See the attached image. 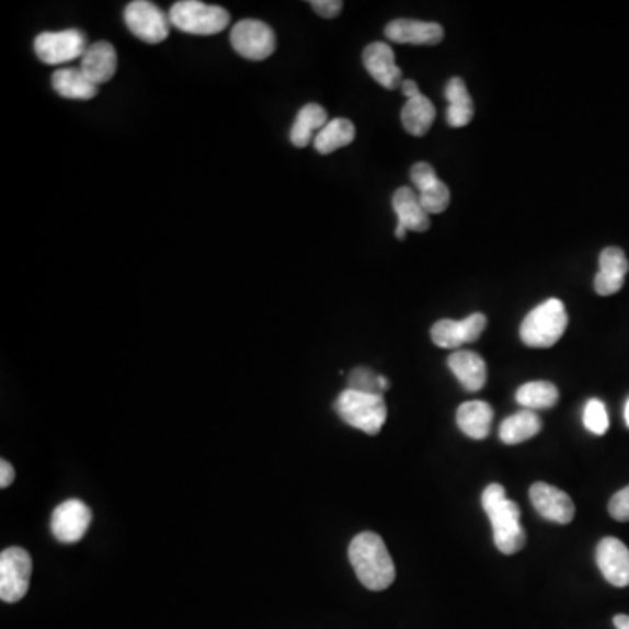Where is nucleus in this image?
I'll list each match as a JSON object with an SVG mask.
<instances>
[{"instance_id": "1", "label": "nucleus", "mask_w": 629, "mask_h": 629, "mask_svg": "<svg viewBox=\"0 0 629 629\" xmlns=\"http://www.w3.org/2000/svg\"><path fill=\"white\" fill-rule=\"evenodd\" d=\"M348 558L355 575L367 590L384 591L396 581V565L378 534H358L350 544Z\"/></svg>"}, {"instance_id": "2", "label": "nucleus", "mask_w": 629, "mask_h": 629, "mask_svg": "<svg viewBox=\"0 0 629 629\" xmlns=\"http://www.w3.org/2000/svg\"><path fill=\"white\" fill-rule=\"evenodd\" d=\"M484 513L490 517L493 540L502 554L522 551L526 544V534L522 526V511L516 502L508 501L502 484H490L483 492Z\"/></svg>"}, {"instance_id": "3", "label": "nucleus", "mask_w": 629, "mask_h": 629, "mask_svg": "<svg viewBox=\"0 0 629 629\" xmlns=\"http://www.w3.org/2000/svg\"><path fill=\"white\" fill-rule=\"evenodd\" d=\"M569 325L567 308L560 299L552 298L534 308L523 320L519 336L531 348H551L565 334Z\"/></svg>"}, {"instance_id": "4", "label": "nucleus", "mask_w": 629, "mask_h": 629, "mask_svg": "<svg viewBox=\"0 0 629 629\" xmlns=\"http://www.w3.org/2000/svg\"><path fill=\"white\" fill-rule=\"evenodd\" d=\"M338 414L350 427L366 432L367 436H376L387 422V404L384 396L357 392L346 388L338 397Z\"/></svg>"}, {"instance_id": "5", "label": "nucleus", "mask_w": 629, "mask_h": 629, "mask_svg": "<svg viewBox=\"0 0 629 629\" xmlns=\"http://www.w3.org/2000/svg\"><path fill=\"white\" fill-rule=\"evenodd\" d=\"M170 23L191 35H216L229 26V13L219 5H208L198 0H181L170 9Z\"/></svg>"}, {"instance_id": "6", "label": "nucleus", "mask_w": 629, "mask_h": 629, "mask_svg": "<svg viewBox=\"0 0 629 629\" xmlns=\"http://www.w3.org/2000/svg\"><path fill=\"white\" fill-rule=\"evenodd\" d=\"M32 558L25 549L8 548L0 554V598L16 604L31 587Z\"/></svg>"}, {"instance_id": "7", "label": "nucleus", "mask_w": 629, "mask_h": 629, "mask_svg": "<svg viewBox=\"0 0 629 629\" xmlns=\"http://www.w3.org/2000/svg\"><path fill=\"white\" fill-rule=\"evenodd\" d=\"M35 55L43 64L60 65L82 58L87 53V37L76 28L43 32L34 41Z\"/></svg>"}, {"instance_id": "8", "label": "nucleus", "mask_w": 629, "mask_h": 629, "mask_svg": "<svg viewBox=\"0 0 629 629\" xmlns=\"http://www.w3.org/2000/svg\"><path fill=\"white\" fill-rule=\"evenodd\" d=\"M229 41L240 57L252 61L266 60L272 57L276 48V37L272 26L259 20L238 22L229 35Z\"/></svg>"}, {"instance_id": "9", "label": "nucleus", "mask_w": 629, "mask_h": 629, "mask_svg": "<svg viewBox=\"0 0 629 629\" xmlns=\"http://www.w3.org/2000/svg\"><path fill=\"white\" fill-rule=\"evenodd\" d=\"M125 23L135 37L147 44L163 43L170 34V18L147 0H135L126 5Z\"/></svg>"}, {"instance_id": "10", "label": "nucleus", "mask_w": 629, "mask_h": 629, "mask_svg": "<svg viewBox=\"0 0 629 629\" xmlns=\"http://www.w3.org/2000/svg\"><path fill=\"white\" fill-rule=\"evenodd\" d=\"M91 522V508L79 499H70L53 511L52 531L58 542L76 544L87 535Z\"/></svg>"}, {"instance_id": "11", "label": "nucleus", "mask_w": 629, "mask_h": 629, "mask_svg": "<svg viewBox=\"0 0 629 629\" xmlns=\"http://www.w3.org/2000/svg\"><path fill=\"white\" fill-rule=\"evenodd\" d=\"M487 328L483 313H472L464 320L444 319L434 323L431 336L439 348H460L466 343H474Z\"/></svg>"}, {"instance_id": "12", "label": "nucleus", "mask_w": 629, "mask_h": 629, "mask_svg": "<svg viewBox=\"0 0 629 629\" xmlns=\"http://www.w3.org/2000/svg\"><path fill=\"white\" fill-rule=\"evenodd\" d=\"M530 501L535 511L558 525H569L575 516V505L569 493L548 483H535L530 488Z\"/></svg>"}, {"instance_id": "13", "label": "nucleus", "mask_w": 629, "mask_h": 629, "mask_svg": "<svg viewBox=\"0 0 629 629\" xmlns=\"http://www.w3.org/2000/svg\"><path fill=\"white\" fill-rule=\"evenodd\" d=\"M411 181L419 190L420 203L428 216L441 214L449 207L451 194H449L448 186L439 181L436 170L432 169L431 164L423 163V161L414 164L411 169Z\"/></svg>"}, {"instance_id": "14", "label": "nucleus", "mask_w": 629, "mask_h": 629, "mask_svg": "<svg viewBox=\"0 0 629 629\" xmlns=\"http://www.w3.org/2000/svg\"><path fill=\"white\" fill-rule=\"evenodd\" d=\"M596 563L613 586H629V549L616 537H605L596 548Z\"/></svg>"}, {"instance_id": "15", "label": "nucleus", "mask_w": 629, "mask_h": 629, "mask_svg": "<svg viewBox=\"0 0 629 629\" xmlns=\"http://www.w3.org/2000/svg\"><path fill=\"white\" fill-rule=\"evenodd\" d=\"M364 67L378 84L387 90L402 87V70L397 67L392 48L385 43H373L364 49Z\"/></svg>"}, {"instance_id": "16", "label": "nucleus", "mask_w": 629, "mask_h": 629, "mask_svg": "<svg viewBox=\"0 0 629 629\" xmlns=\"http://www.w3.org/2000/svg\"><path fill=\"white\" fill-rule=\"evenodd\" d=\"M385 35L393 43L436 46L444 39V28L439 23L401 18L388 23Z\"/></svg>"}, {"instance_id": "17", "label": "nucleus", "mask_w": 629, "mask_h": 629, "mask_svg": "<svg viewBox=\"0 0 629 629\" xmlns=\"http://www.w3.org/2000/svg\"><path fill=\"white\" fill-rule=\"evenodd\" d=\"M629 272L628 258L617 247H608L599 254V272L595 276V290L599 296H613L625 285Z\"/></svg>"}, {"instance_id": "18", "label": "nucleus", "mask_w": 629, "mask_h": 629, "mask_svg": "<svg viewBox=\"0 0 629 629\" xmlns=\"http://www.w3.org/2000/svg\"><path fill=\"white\" fill-rule=\"evenodd\" d=\"M79 69L96 87L111 81L117 70V55L113 44L107 43V41H99V43L88 46L87 53L82 55Z\"/></svg>"}, {"instance_id": "19", "label": "nucleus", "mask_w": 629, "mask_h": 629, "mask_svg": "<svg viewBox=\"0 0 629 629\" xmlns=\"http://www.w3.org/2000/svg\"><path fill=\"white\" fill-rule=\"evenodd\" d=\"M448 366L467 392H479L487 384V363L481 355L469 350H457L449 355Z\"/></svg>"}, {"instance_id": "20", "label": "nucleus", "mask_w": 629, "mask_h": 629, "mask_svg": "<svg viewBox=\"0 0 629 629\" xmlns=\"http://www.w3.org/2000/svg\"><path fill=\"white\" fill-rule=\"evenodd\" d=\"M393 211L397 216V226L423 233L431 228V219L420 203L419 194L411 187H399L392 198Z\"/></svg>"}, {"instance_id": "21", "label": "nucleus", "mask_w": 629, "mask_h": 629, "mask_svg": "<svg viewBox=\"0 0 629 629\" xmlns=\"http://www.w3.org/2000/svg\"><path fill=\"white\" fill-rule=\"evenodd\" d=\"M493 422V408L484 401H470L461 404L457 411L460 431L470 439L481 441L488 437Z\"/></svg>"}, {"instance_id": "22", "label": "nucleus", "mask_w": 629, "mask_h": 629, "mask_svg": "<svg viewBox=\"0 0 629 629\" xmlns=\"http://www.w3.org/2000/svg\"><path fill=\"white\" fill-rule=\"evenodd\" d=\"M328 123L325 108L320 107L319 104L305 105L296 116L293 128H290V142L299 149L307 147L308 144L313 142L320 129Z\"/></svg>"}, {"instance_id": "23", "label": "nucleus", "mask_w": 629, "mask_h": 629, "mask_svg": "<svg viewBox=\"0 0 629 629\" xmlns=\"http://www.w3.org/2000/svg\"><path fill=\"white\" fill-rule=\"evenodd\" d=\"M53 88L58 95L70 100H91L99 93V87L84 76L81 69H58L53 73Z\"/></svg>"}, {"instance_id": "24", "label": "nucleus", "mask_w": 629, "mask_h": 629, "mask_svg": "<svg viewBox=\"0 0 629 629\" xmlns=\"http://www.w3.org/2000/svg\"><path fill=\"white\" fill-rule=\"evenodd\" d=\"M446 99H448V125L453 128H461V126L469 125L474 117V104L470 99L469 91H467L466 82L460 78L449 79L446 84Z\"/></svg>"}, {"instance_id": "25", "label": "nucleus", "mask_w": 629, "mask_h": 629, "mask_svg": "<svg viewBox=\"0 0 629 629\" xmlns=\"http://www.w3.org/2000/svg\"><path fill=\"white\" fill-rule=\"evenodd\" d=\"M401 119L408 134L423 137L436 119V107L427 96H414L402 107Z\"/></svg>"}, {"instance_id": "26", "label": "nucleus", "mask_w": 629, "mask_h": 629, "mask_svg": "<svg viewBox=\"0 0 629 629\" xmlns=\"http://www.w3.org/2000/svg\"><path fill=\"white\" fill-rule=\"evenodd\" d=\"M354 140V123L348 122L345 117H336L320 129L319 135L314 137L313 146L320 155H331L341 147L350 146Z\"/></svg>"}, {"instance_id": "27", "label": "nucleus", "mask_w": 629, "mask_h": 629, "mask_svg": "<svg viewBox=\"0 0 629 629\" xmlns=\"http://www.w3.org/2000/svg\"><path fill=\"white\" fill-rule=\"evenodd\" d=\"M540 431H542V422H540L539 416L534 411L525 410L505 419L502 422L499 436H501L502 443L519 444L537 436Z\"/></svg>"}, {"instance_id": "28", "label": "nucleus", "mask_w": 629, "mask_h": 629, "mask_svg": "<svg viewBox=\"0 0 629 629\" xmlns=\"http://www.w3.org/2000/svg\"><path fill=\"white\" fill-rule=\"evenodd\" d=\"M558 399H560V392H558L557 385L549 384V381H530L517 388L516 392V401L525 410L530 411L549 410L558 404Z\"/></svg>"}, {"instance_id": "29", "label": "nucleus", "mask_w": 629, "mask_h": 629, "mask_svg": "<svg viewBox=\"0 0 629 629\" xmlns=\"http://www.w3.org/2000/svg\"><path fill=\"white\" fill-rule=\"evenodd\" d=\"M348 388L357 392L384 396L390 388V381L385 376L376 375L369 367H355L348 376Z\"/></svg>"}, {"instance_id": "30", "label": "nucleus", "mask_w": 629, "mask_h": 629, "mask_svg": "<svg viewBox=\"0 0 629 629\" xmlns=\"http://www.w3.org/2000/svg\"><path fill=\"white\" fill-rule=\"evenodd\" d=\"M584 425L591 434L604 436L608 431V413L604 402L591 399L584 408Z\"/></svg>"}, {"instance_id": "31", "label": "nucleus", "mask_w": 629, "mask_h": 629, "mask_svg": "<svg viewBox=\"0 0 629 629\" xmlns=\"http://www.w3.org/2000/svg\"><path fill=\"white\" fill-rule=\"evenodd\" d=\"M608 513L616 522H629V487L622 488L610 499Z\"/></svg>"}, {"instance_id": "32", "label": "nucleus", "mask_w": 629, "mask_h": 629, "mask_svg": "<svg viewBox=\"0 0 629 629\" xmlns=\"http://www.w3.org/2000/svg\"><path fill=\"white\" fill-rule=\"evenodd\" d=\"M311 8H313L314 13L320 14L322 18H336L343 9V2L341 0H313L310 2Z\"/></svg>"}, {"instance_id": "33", "label": "nucleus", "mask_w": 629, "mask_h": 629, "mask_svg": "<svg viewBox=\"0 0 629 629\" xmlns=\"http://www.w3.org/2000/svg\"><path fill=\"white\" fill-rule=\"evenodd\" d=\"M14 469L8 460L0 461V488H8L13 484Z\"/></svg>"}, {"instance_id": "34", "label": "nucleus", "mask_w": 629, "mask_h": 629, "mask_svg": "<svg viewBox=\"0 0 629 629\" xmlns=\"http://www.w3.org/2000/svg\"><path fill=\"white\" fill-rule=\"evenodd\" d=\"M401 90L402 93H404L405 99L408 100L414 99V96L422 95V93H420L419 84H416V82L414 81H410V79H408V81L402 82Z\"/></svg>"}, {"instance_id": "35", "label": "nucleus", "mask_w": 629, "mask_h": 629, "mask_svg": "<svg viewBox=\"0 0 629 629\" xmlns=\"http://www.w3.org/2000/svg\"><path fill=\"white\" fill-rule=\"evenodd\" d=\"M614 626H616L617 629H629V616L619 614V616L614 617Z\"/></svg>"}, {"instance_id": "36", "label": "nucleus", "mask_w": 629, "mask_h": 629, "mask_svg": "<svg viewBox=\"0 0 629 629\" xmlns=\"http://www.w3.org/2000/svg\"><path fill=\"white\" fill-rule=\"evenodd\" d=\"M405 233H408V229L402 228V226H397L396 237L399 238V240H404Z\"/></svg>"}, {"instance_id": "37", "label": "nucleus", "mask_w": 629, "mask_h": 629, "mask_svg": "<svg viewBox=\"0 0 629 629\" xmlns=\"http://www.w3.org/2000/svg\"><path fill=\"white\" fill-rule=\"evenodd\" d=\"M625 420H626V425H628V427H629V399H628V402H626Z\"/></svg>"}]
</instances>
